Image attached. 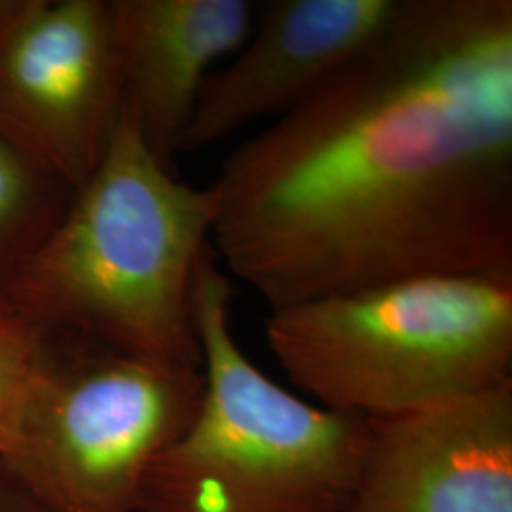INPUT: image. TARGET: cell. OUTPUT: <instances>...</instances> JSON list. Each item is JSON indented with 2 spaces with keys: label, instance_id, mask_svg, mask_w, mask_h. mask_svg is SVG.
<instances>
[{
  "label": "cell",
  "instance_id": "obj_11",
  "mask_svg": "<svg viewBox=\"0 0 512 512\" xmlns=\"http://www.w3.org/2000/svg\"><path fill=\"white\" fill-rule=\"evenodd\" d=\"M54 330L0 304V448L12 433L54 348Z\"/></svg>",
  "mask_w": 512,
  "mask_h": 512
},
{
  "label": "cell",
  "instance_id": "obj_2",
  "mask_svg": "<svg viewBox=\"0 0 512 512\" xmlns=\"http://www.w3.org/2000/svg\"><path fill=\"white\" fill-rule=\"evenodd\" d=\"M211 232L209 190L179 181L122 107L103 162L23 266L8 304L54 332L202 368L196 285Z\"/></svg>",
  "mask_w": 512,
  "mask_h": 512
},
{
  "label": "cell",
  "instance_id": "obj_7",
  "mask_svg": "<svg viewBox=\"0 0 512 512\" xmlns=\"http://www.w3.org/2000/svg\"><path fill=\"white\" fill-rule=\"evenodd\" d=\"M404 0L256 2L253 33L203 84L181 152L298 109L382 35Z\"/></svg>",
  "mask_w": 512,
  "mask_h": 512
},
{
  "label": "cell",
  "instance_id": "obj_5",
  "mask_svg": "<svg viewBox=\"0 0 512 512\" xmlns=\"http://www.w3.org/2000/svg\"><path fill=\"white\" fill-rule=\"evenodd\" d=\"M202 368L55 332L0 463L48 512H135L150 465L202 404Z\"/></svg>",
  "mask_w": 512,
  "mask_h": 512
},
{
  "label": "cell",
  "instance_id": "obj_6",
  "mask_svg": "<svg viewBox=\"0 0 512 512\" xmlns=\"http://www.w3.org/2000/svg\"><path fill=\"white\" fill-rule=\"evenodd\" d=\"M122 107L110 0H0V139L76 192Z\"/></svg>",
  "mask_w": 512,
  "mask_h": 512
},
{
  "label": "cell",
  "instance_id": "obj_3",
  "mask_svg": "<svg viewBox=\"0 0 512 512\" xmlns=\"http://www.w3.org/2000/svg\"><path fill=\"white\" fill-rule=\"evenodd\" d=\"M264 336L323 408L385 420L512 382V274L420 275L270 310Z\"/></svg>",
  "mask_w": 512,
  "mask_h": 512
},
{
  "label": "cell",
  "instance_id": "obj_4",
  "mask_svg": "<svg viewBox=\"0 0 512 512\" xmlns=\"http://www.w3.org/2000/svg\"><path fill=\"white\" fill-rule=\"evenodd\" d=\"M232 279L211 249L196 285L202 404L143 478L135 512H349L368 420L298 399L241 351Z\"/></svg>",
  "mask_w": 512,
  "mask_h": 512
},
{
  "label": "cell",
  "instance_id": "obj_10",
  "mask_svg": "<svg viewBox=\"0 0 512 512\" xmlns=\"http://www.w3.org/2000/svg\"><path fill=\"white\" fill-rule=\"evenodd\" d=\"M73 194L69 186L0 139V304H8L10 287L52 234Z\"/></svg>",
  "mask_w": 512,
  "mask_h": 512
},
{
  "label": "cell",
  "instance_id": "obj_9",
  "mask_svg": "<svg viewBox=\"0 0 512 512\" xmlns=\"http://www.w3.org/2000/svg\"><path fill=\"white\" fill-rule=\"evenodd\" d=\"M124 107L171 167L211 73L253 33L249 0H110Z\"/></svg>",
  "mask_w": 512,
  "mask_h": 512
},
{
  "label": "cell",
  "instance_id": "obj_1",
  "mask_svg": "<svg viewBox=\"0 0 512 512\" xmlns=\"http://www.w3.org/2000/svg\"><path fill=\"white\" fill-rule=\"evenodd\" d=\"M207 190L222 270L270 310L420 275L512 274V0H404Z\"/></svg>",
  "mask_w": 512,
  "mask_h": 512
},
{
  "label": "cell",
  "instance_id": "obj_13",
  "mask_svg": "<svg viewBox=\"0 0 512 512\" xmlns=\"http://www.w3.org/2000/svg\"><path fill=\"white\" fill-rule=\"evenodd\" d=\"M349 512H355V511H349Z\"/></svg>",
  "mask_w": 512,
  "mask_h": 512
},
{
  "label": "cell",
  "instance_id": "obj_12",
  "mask_svg": "<svg viewBox=\"0 0 512 512\" xmlns=\"http://www.w3.org/2000/svg\"><path fill=\"white\" fill-rule=\"evenodd\" d=\"M0 512H48L35 495L0 463Z\"/></svg>",
  "mask_w": 512,
  "mask_h": 512
},
{
  "label": "cell",
  "instance_id": "obj_8",
  "mask_svg": "<svg viewBox=\"0 0 512 512\" xmlns=\"http://www.w3.org/2000/svg\"><path fill=\"white\" fill-rule=\"evenodd\" d=\"M355 512H512V382L368 420Z\"/></svg>",
  "mask_w": 512,
  "mask_h": 512
}]
</instances>
